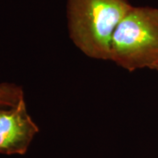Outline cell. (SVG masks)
<instances>
[{
  "instance_id": "277c9868",
  "label": "cell",
  "mask_w": 158,
  "mask_h": 158,
  "mask_svg": "<svg viewBox=\"0 0 158 158\" xmlns=\"http://www.w3.org/2000/svg\"><path fill=\"white\" fill-rule=\"evenodd\" d=\"M22 88L14 84L0 85V109L13 107L22 98Z\"/></svg>"
},
{
  "instance_id": "7a4b0ae2",
  "label": "cell",
  "mask_w": 158,
  "mask_h": 158,
  "mask_svg": "<svg viewBox=\"0 0 158 158\" xmlns=\"http://www.w3.org/2000/svg\"><path fill=\"white\" fill-rule=\"evenodd\" d=\"M110 60L129 72L158 70V8L132 6L113 34Z\"/></svg>"
},
{
  "instance_id": "3957f363",
  "label": "cell",
  "mask_w": 158,
  "mask_h": 158,
  "mask_svg": "<svg viewBox=\"0 0 158 158\" xmlns=\"http://www.w3.org/2000/svg\"><path fill=\"white\" fill-rule=\"evenodd\" d=\"M38 132L24 97L15 106L0 109V154L24 155Z\"/></svg>"
},
{
  "instance_id": "6da1fadb",
  "label": "cell",
  "mask_w": 158,
  "mask_h": 158,
  "mask_svg": "<svg viewBox=\"0 0 158 158\" xmlns=\"http://www.w3.org/2000/svg\"><path fill=\"white\" fill-rule=\"evenodd\" d=\"M132 6L128 0H67L70 39L85 56L110 60L113 34Z\"/></svg>"
}]
</instances>
